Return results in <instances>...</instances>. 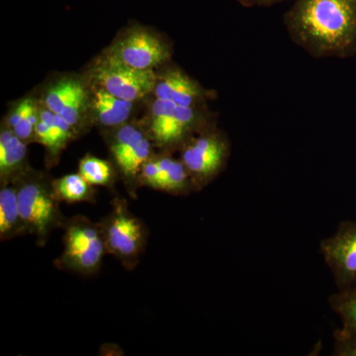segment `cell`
Here are the masks:
<instances>
[{"label": "cell", "instance_id": "cell-8", "mask_svg": "<svg viewBox=\"0 0 356 356\" xmlns=\"http://www.w3.org/2000/svg\"><path fill=\"white\" fill-rule=\"evenodd\" d=\"M104 55L134 69L156 70L170 64L172 48L161 35L136 25L124 29Z\"/></svg>", "mask_w": 356, "mask_h": 356}, {"label": "cell", "instance_id": "cell-7", "mask_svg": "<svg viewBox=\"0 0 356 356\" xmlns=\"http://www.w3.org/2000/svg\"><path fill=\"white\" fill-rule=\"evenodd\" d=\"M231 152V140L215 123L196 134L179 149L180 161L196 192L203 191L226 170Z\"/></svg>", "mask_w": 356, "mask_h": 356}, {"label": "cell", "instance_id": "cell-6", "mask_svg": "<svg viewBox=\"0 0 356 356\" xmlns=\"http://www.w3.org/2000/svg\"><path fill=\"white\" fill-rule=\"evenodd\" d=\"M103 137L112 163L118 172L119 179L128 195L137 200L140 170L147 159L156 153L153 142L142 124L134 122L104 130Z\"/></svg>", "mask_w": 356, "mask_h": 356}, {"label": "cell", "instance_id": "cell-4", "mask_svg": "<svg viewBox=\"0 0 356 356\" xmlns=\"http://www.w3.org/2000/svg\"><path fill=\"white\" fill-rule=\"evenodd\" d=\"M98 224L107 255L116 259L127 270H135L149 242L146 222L130 210L127 199L116 195L111 200V210Z\"/></svg>", "mask_w": 356, "mask_h": 356}, {"label": "cell", "instance_id": "cell-22", "mask_svg": "<svg viewBox=\"0 0 356 356\" xmlns=\"http://www.w3.org/2000/svg\"><path fill=\"white\" fill-rule=\"evenodd\" d=\"M334 356H356V336L348 334L343 330H336L334 332Z\"/></svg>", "mask_w": 356, "mask_h": 356}, {"label": "cell", "instance_id": "cell-9", "mask_svg": "<svg viewBox=\"0 0 356 356\" xmlns=\"http://www.w3.org/2000/svg\"><path fill=\"white\" fill-rule=\"evenodd\" d=\"M90 77V83L116 97L138 102L153 95L156 70L134 69L103 54L91 67Z\"/></svg>", "mask_w": 356, "mask_h": 356}, {"label": "cell", "instance_id": "cell-16", "mask_svg": "<svg viewBox=\"0 0 356 356\" xmlns=\"http://www.w3.org/2000/svg\"><path fill=\"white\" fill-rule=\"evenodd\" d=\"M159 175L153 191L173 196H188L196 193L189 173L180 159L165 152L156 153Z\"/></svg>", "mask_w": 356, "mask_h": 356}, {"label": "cell", "instance_id": "cell-14", "mask_svg": "<svg viewBox=\"0 0 356 356\" xmlns=\"http://www.w3.org/2000/svg\"><path fill=\"white\" fill-rule=\"evenodd\" d=\"M137 102L116 97L108 91L90 83L89 124L104 130L120 127L132 118Z\"/></svg>", "mask_w": 356, "mask_h": 356}, {"label": "cell", "instance_id": "cell-18", "mask_svg": "<svg viewBox=\"0 0 356 356\" xmlns=\"http://www.w3.org/2000/svg\"><path fill=\"white\" fill-rule=\"evenodd\" d=\"M41 103L31 97H25L11 107L2 125L13 131L19 139L30 145L35 143V130L40 120Z\"/></svg>", "mask_w": 356, "mask_h": 356}, {"label": "cell", "instance_id": "cell-10", "mask_svg": "<svg viewBox=\"0 0 356 356\" xmlns=\"http://www.w3.org/2000/svg\"><path fill=\"white\" fill-rule=\"evenodd\" d=\"M41 104L64 118L81 135L89 124L90 84L81 77L63 76L48 83Z\"/></svg>", "mask_w": 356, "mask_h": 356}, {"label": "cell", "instance_id": "cell-2", "mask_svg": "<svg viewBox=\"0 0 356 356\" xmlns=\"http://www.w3.org/2000/svg\"><path fill=\"white\" fill-rule=\"evenodd\" d=\"M51 179L48 173L32 168L13 184L27 234L40 248L46 247L51 233L62 229L67 218L54 193Z\"/></svg>", "mask_w": 356, "mask_h": 356}, {"label": "cell", "instance_id": "cell-20", "mask_svg": "<svg viewBox=\"0 0 356 356\" xmlns=\"http://www.w3.org/2000/svg\"><path fill=\"white\" fill-rule=\"evenodd\" d=\"M77 172L95 187H104L111 192L116 188L118 172L112 161L88 154L79 161Z\"/></svg>", "mask_w": 356, "mask_h": 356}, {"label": "cell", "instance_id": "cell-19", "mask_svg": "<svg viewBox=\"0 0 356 356\" xmlns=\"http://www.w3.org/2000/svg\"><path fill=\"white\" fill-rule=\"evenodd\" d=\"M51 187L60 203H96V187L89 184L79 172L53 178Z\"/></svg>", "mask_w": 356, "mask_h": 356}, {"label": "cell", "instance_id": "cell-15", "mask_svg": "<svg viewBox=\"0 0 356 356\" xmlns=\"http://www.w3.org/2000/svg\"><path fill=\"white\" fill-rule=\"evenodd\" d=\"M28 146L6 126L0 130V185L13 184L32 170Z\"/></svg>", "mask_w": 356, "mask_h": 356}, {"label": "cell", "instance_id": "cell-12", "mask_svg": "<svg viewBox=\"0 0 356 356\" xmlns=\"http://www.w3.org/2000/svg\"><path fill=\"white\" fill-rule=\"evenodd\" d=\"M154 98L181 106H206L213 97L211 91L204 88L195 79L175 65H163L156 70Z\"/></svg>", "mask_w": 356, "mask_h": 356}, {"label": "cell", "instance_id": "cell-11", "mask_svg": "<svg viewBox=\"0 0 356 356\" xmlns=\"http://www.w3.org/2000/svg\"><path fill=\"white\" fill-rule=\"evenodd\" d=\"M320 252L337 289L356 285V222H339L334 235L321 241Z\"/></svg>", "mask_w": 356, "mask_h": 356}, {"label": "cell", "instance_id": "cell-5", "mask_svg": "<svg viewBox=\"0 0 356 356\" xmlns=\"http://www.w3.org/2000/svg\"><path fill=\"white\" fill-rule=\"evenodd\" d=\"M62 254L54 261L58 270L77 275H97L107 255L98 222L84 215L67 218L63 226Z\"/></svg>", "mask_w": 356, "mask_h": 356}, {"label": "cell", "instance_id": "cell-3", "mask_svg": "<svg viewBox=\"0 0 356 356\" xmlns=\"http://www.w3.org/2000/svg\"><path fill=\"white\" fill-rule=\"evenodd\" d=\"M212 124L206 106H181L154 98L142 125L159 152L173 154Z\"/></svg>", "mask_w": 356, "mask_h": 356}, {"label": "cell", "instance_id": "cell-1", "mask_svg": "<svg viewBox=\"0 0 356 356\" xmlns=\"http://www.w3.org/2000/svg\"><path fill=\"white\" fill-rule=\"evenodd\" d=\"M284 23L293 41L313 57L356 53V0H296Z\"/></svg>", "mask_w": 356, "mask_h": 356}, {"label": "cell", "instance_id": "cell-17", "mask_svg": "<svg viewBox=\"0 0 356 356\" xmlns=\"http://www.w3.org/2000/svg\"><path fill=\"white\" fill-rule=\"evenodd\" d=\"M27 235L15 185H0V241L8 242Z\"/></svg>", "mask_w": 356, "mask_h": 356}, {"label": "cell", "instance_id": "cell-21", "mask_svg": "<svg viewBox=\"0 0 356 356\" xmlns=\"http://www.w3.org/2000/svg\"><path fill=\"white\" fill-rule=\"evenodd\" d=\"M330 307L341 318L344 332L356 336V285L329 297Z\"/></svg>", "mask_w": 356, "mask_h": 356}, {"label": "cell", "instance_id": "cell-23", "mask_svg": "<svg viewBox=\"0 0 356 356\" xmlns=\"http://www.w3.org/2000/svg\"><path fill=\"white\" fill-rule=\"evenodd\" d=\"M245 6H270L285 0H238Z\"/></svg>", "mask_w": 356, "mask_h": 356}, {"label": "cell", "instance_id": "cell-13", "mask_svg": "<svg viewBox=\"0 0 356 356\" xmlns=\"http://www.w3.org/2000/svg\"><path fill=\"white\" fill-rule=\"evenodd\" d=\"M79 135L74 129L64 118L41 104L34 142L43 146L46 152L44 163L48 170L60 163L65 149Z\"/></svg>", "mask_w": 356, "mask_h": 356}]
</instances>
